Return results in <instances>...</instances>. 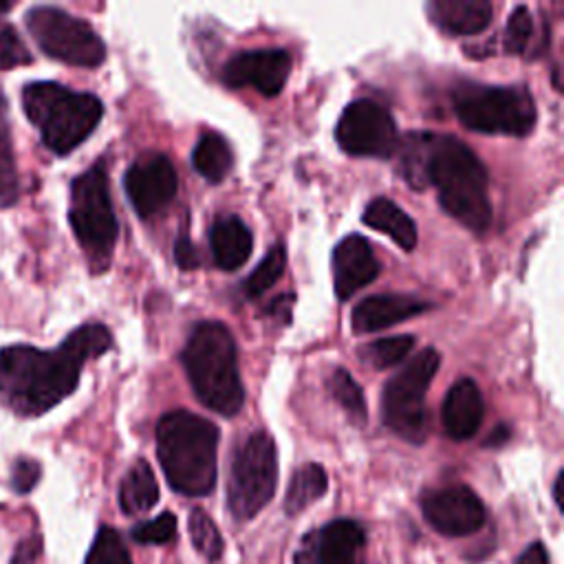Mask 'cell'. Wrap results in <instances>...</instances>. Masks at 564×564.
<instances>
[{"mask_svg": "<svg viewBox=\"0 0 564 564\" xmlns=\"http://www.w3.org/2000/svg\"><path fill=\"white\" fill-rule=\"evenodd\" d=\"M414 348V337L412 335H392V337H381L370 344H364L359 348V359L375 368V370H386L397 364H401L410 350Z\"/></svg>", "mask_w": 564, "mask_h": 564, "instance_id": "25", "label": "cell"}, {"mask_svg": "<svg viewBox=\"0 0 564 564\" xmlns=\"http://www.w3.org/2000/svg\"><path fill=\"white\" fill-rule=\"evenodd\" d=\"M291 73V57L284 48H256L234 55L223 68V82L231 88L251 86L264 97L282 93Z\"/></svg>", "mask_w": 564, "mask_h": 564, "instance_id": "14", "label": "cell"}, {"mask_svg": "<svg viewBox=\"0 0 564 564\" xmlns=\"http://www.w3.org/2000/svg\"><path fill=\"white\" fill-rule=\"evenodd\" d=\"M189 538L194 549L207 560H218L223 555V538L214 520L203 509H192L189 513Z\"/></svg>", "mask_w": 564, "mask_h": 564, "instance_id": "29", "label": "cell"}, {"mask_svg": "<svg viewBox=\"0 0 564 564\" xmlns=\"http://www.w3.org/2000/svg\"><path fill=\"white\" fill-rule=\"evenodd\" d=\"M379 275V262L370 242L359 236H346L333 251V286L341 302L352 297Z\"/></svg>", "mask_w": 564, "mask_h": 564, "instance_id": "16", "label": "cell"}, {"mask_svg": "<svg viewBox=\"0 0 564 564\" xmlns=\"http://www.w3.org/2000/svg\"><path fill=\"white\" fill-rule=\"evenodd\" d=\"M425 11L441 31L452 35H474L491 22L487 0H430Z\"/></svg>", "mask_w": 564, "mask_h": 564, "instance_id": "19", "label": "cell"}, {"mask_svg": "<svg viewBox=\"0 0 564 564\" xmlns=\"http://www.w3.org/2000/svg\"><path fill=\"white\" fill-rule=\"evenodd\" d=\"M438 366L441 355L434 348H423L383 386L381 421L408 443L421 445L427 438L425 394Z\"/></svg>", "mask_w": 564, "mask_h": 564, "instance_id": "8", "label": "cell"}, {"mask_svg": "<svg viewBox=\"0 0 564 564\" xmlns=\"http://www.w3.org/2000/svg\"><path fill=\"white\" fill-rule=\"evenodd\" d=\"M159 502V485L152 467L141 458L137 460L121 480L119 507L128 516H139L150 511Z\"/></svg>", "mask_w": 564, "mask_h": 564, "instance_id": "22", "label": "cell"}, {"mask_svg": "<svg viewBox=\"0 0 564 564\" xmlns=\"http://www.w3.org/2000/svg\"><path fill=\"white\" fill-rule=\"evenodd\" d=\"M460 123L482 134L524 137L535 126V104L522 86H482L463 82L452 90Z\"/></svg>", "mask_w": 564, "mask_h": 564, "instance_id": "6", "label": "cell"}, {"mask_svg": "<svg viewBox=\"0 0 564 564\" xmlns=\"http://www.w3.org/2000/svg\"><path fill=\"white\" fill-rule=\"evenodd\" d=\"M86 564H132V560L121 535L115 529L104 527L95 535V542L86 555Z\"/></svg>", "mask_w": 564, "mask_h": 564, "instance_id": "30", "label": "cell"}, {"mask_svg": "<svg viewBox=\"0 0 564 564\" xmlns=\"http://www.w3.org/2000/svg\"><path fill=\"white\" fill-rule=\"evenodd\" d=\"M278 485V452L267 432L247 436L234 454L227 507L236 520L256 518L273 498Z\"/></svg>", "mask_w": 564, "mask_h": 564, "instance_id": "9", "label": "cell"}, {"mask_svg": "<svg viewBox=\"0 0 564 564\" xmlns=\"http://www.w3.org/2000/svg\"><path fill=\"white\" fill-rule=\"evenodd\" d=\"M68 220L95 273L108 269L117 242V218L104 163H95L70 185Z\"/></svg>", "mask_w": 564, "mask_h": 564, "instance_id": "7", "label": "cell"}, {"mask_svg": "<svg viewBox=\"0 0 564 564\" xmlns=\"http://www.w3.org/2000/svg\"><path fill=\"white\" fill-rule=\"evenodd\" d=\"M11 7L13 2H0V68H13L31 62V53L18 31L2 22V13H7Z\"/></svg>", "mask_w": 564, "mask_h": 564, "instance_id": "31", "label": "cell"}, {"mask_svg": "<svg viewBox=\"0 0 564 564\" xmlns=\"http://www.w3.org/2000/svg\"><path fill=\"white\" fill-rule=\"evenodd\" d=\"M518 564H549V553L544 551V546L540 542H535L522 551Z\"/></svg>", "mask_w": 564, "mask_h": 564, "instance_id": "37", "label": "cell"}, {"mask_svg": "<svg viewBox=\"0 0 564 564\" xmlns=\"http://www.w3.org/2000/svg\"><path fill=\"white\" fill-rule=\"evenodd\" d=\"M533 37V18L527 7H516L509 13L505 33H502V46L509 55H520L529 46Z\"/></svg>", "mask_w": 564, "mask_h": 564, "instance_id": "32", "label": "cell"}, {"mask_svg": "<svg viewBox=\"0 0 564 564\" xmlns=\"http://www.w3.org/2000/svg\"><path fill=\"white\" fill-rule=\"evenodd\" d=\"M194 170L209 183H220L234 165L231 148L218 132H207L198 139L192 152Z\"/></svg>", "mask_w": 564, "mask_h": 564, "instance_id": "24", "label": "cell"}, {"mask_svg": "<svg viewBox=\"0 0 564 564\" xmlns=\"http://www.w3.org/2000/svg\"><path fill=\"white\" fill-rule=\"evenodd\" d=\"M18 194H20V181H18V167L13 156L11 130L4 117V106L0 101V205L2 207L13 205L18 200Z\"/></svg>", "mask_w": 564, "mask_h": 564, "instance_id": "27", "label": "cell"}, {"mask_svg": "<svg viewBox=\"0 0 564 564\" xmlns=\"http://www.w3.org/2000/svg\"><path fill=\"white\" fill-rule=\"evenodd\" d=\"M24 22L40 51L53 59L84 68H95L106 59V46L97 31L64 9L33 7Z\"/></svg>", "mask_w": 564, "mask_h": 564, "instance_id": "10", "label": "cell"}, {"mask_svg": "<svg viewBox=\"0 0 564 564\" xmlns=\"http://www.w3.org/2000/svg\"><path fill=\"white\" fill-rule=\"evenodd\" d=\"M553 498H555V505L562 509V471L557 474V478L553 482Z\"/></svg>", "mask_w": 564, "mask_h": 564, "instance_id": "38", "label": "cell"}, {"mask_svg": "<svg viewBox=\"0 0 564 564\" xmlns=\"http://www.w3.org/2000/svg\"><path fill=\"white\" fill-rule=\"evenodd\" d=\"M112 344L104 324L75 328L55 350L7 346L0 350V403L18 416H40L66 399L79 381L88 359Z\"/></svg>", "mask_w": 564, "mask_h": 564, "instance_id": "1", "label": "cell"}, {"mask_svg": "<svg viewBox=\"0 0 564 564\" xmlns=\"http://www.w3.org/2000/svg\"><path fill=\"white\" fill-rule=\"evenodd\" d=\"M482 414H485V403H482L478 383L467 377L452 383L441 410V419L447 436H452L454 441L471 438L482 423Z\"/></svg>", "mask_w": 564, "mask_h": 564, "instance_id": "18", "label": "cell"}, {"mask_svg": "<svg viewBox=\"0 0 564 564\" xmlns=\"http://www.w3.org/2000/svg\"><path fill=\"white\" fill-rule=\"evenodd\" d=\"M126 194L141 218L165 209L178 189V176L172 161L163 154L134 161L123 176Z\"/></svg>", "mask_w": 564, "mask_h": 564, "instance_id": "13", "label": "cell"}, {"mask_svg": "<svg viewBox=\"0 0 564 564\" xmlns=\"http://www.w3.org/2000/svg\"><path fill=\"white\" fill-rule=\"evenodd\" d=\"M403 181L414 189L434 185L441 207L467 229L482 234L491 225L489 178L469 145L449 134H410L399 161Z\"/></svg>", "mask_w": 564, "mask_h": 564, "instance_id": "2", "label": "cell"}, {"mask_svg": "<svg viewBox=\"0 0 564 564\" xmlns=\"http://www.w3.org/2000/svg\"><path fill=\"white\" fill-rule=\"evenodd\" d=\"M174 258H176V264L181 269H196L198 267V253H196V247L192 245V240L187 236H181L176 242H174Z\"/></svg>", "mask_w": 564, "mask_h": 564, "instance_id": "35", "label": "cell"}, {"mask_svg": "<svg viewBox=\"0 0 564 564\" xmlns=\"http://www.w3.org/2000/svg\"><path fill=\"white\" fill-rule=\"evenodd\" d=\"M284 267H286V249H284V245L278 242L269 249V253L260 260V264L247 275V280L242 284L245 293L249 297L262 295L278 282V278L284 273Z\"/></svg>", "mask_w": 564, "mask_h": 564, "instance_id": "28", "label": "cell"}, {"mask_svg": "<svg viewBox=\"0 0 564 564\" xmlns=\"http://www.w3.org/2000/svg\"><path fill=\"white\" fill-rule=\"evenodd\" d=\"M421 511L432 529L449 538L476 533L485 522L480 498L465 485H449L423 494Z\"/></svg>", "mask_w": 564, "mask_h": 564, "instance_id": "12", "label": "cell"}, {"mask_svg": "<svg viewBox=\"0 0 564 564\" xmlns=\"http://www.w3.org/2000/svg\"><path fill=\"white\" fill-rule=\"evenodd\" d=\"M337 143L352 156L390 159L399 148V134L388 108L372 99H357L346 106L335 130Z\"/></svg>", "mask_w": 564, "mask_h": 564, "instance_id": "11", "label": "cell"}, {"mask_svg": "<svg viewBox=\"0 0 564 564\" xmlns=\"http://www.w3.org/2000/svg\"><path fill=\"white\" fill-rule=\"evenodd\" d=\"M326 489H328V476H326L324 467L317 463L302 465L293 474V478L286 487L284 511L289 516H297L300 511L311 507L315 500H319L326 494Z\"/></svg>", "mask_w": 564, "mask_h": 564, "instance_id": "23", "label": "cell"}, {"mask_svg": "<svg viewBox=\"0 0 564 564\" xmlns=\"http://www.w3.org/2000/svg\"><path fill=\"white\" fill-rule=\"evenodd\" d=\"M22 106L40 130L42 143L55 154L75 150L99 123L101 101L90 93H77L55 82H33L22 90Z\"/></svg>", "mask_w": 564, "mask_h": 564, "instance_id": "5", "label": "cell"}, {"mask_svg": "<svg viewBox=\"0 0 564 564\" xmlns=\"http://www.w3.org/2000/svg\"><path fill=\"white\" fill-rule=\"evenodd\" d=\"M40 555V540H24L18 551H15V557H13V564H31L33 560H37Z\"/></svg>", "mask_w": 564, "mask_h": 564, "instance_id": "36", "label": "cell"}, {"mask_svg": "<svg viewBox=\"0 0 564 564\" xmlns=\"http://www.w3.org/2000/svg\"><path fill=\"white\" fill-rule=\"evenodd\" d=\"M37 480H40V463H35L33 458H20L13 463L11 485L18 494L31 491Z\"/></svg>", "mask_w": 564, "mask_h": 564, "instance_id": "34", "label": "cell"}, {"mask_svg": "<svg viewBox=\"0 0 564 564\" xmlns=\"http://www.w3.org/2000/svg\"><path fill=\"white\" fill-rule=\"evenodd\" d=\"M364 546L366 533L359 522L333 520L302 540L295 564H361Z\"/></svg>", "mask_w": 564, "mask_h": 564, "instance_id": "15", "label": "cell"}, {"mask_svg": "<svg viewBox=\"0 0 564 564\" xmlns=\"http://www.w3.org/2000/svg\"><path fill=\"white\" fill-rule=\"evenodd\" d=\"M328 390L355 425L366 423V419H368L366 399H364V392H361L359 383L350 377L348 370H344V368L333 370L330 377H328Z\"/></svg>", "mask_w": 564, "mask_h": 564, "instance_id": "26", "label": "cell"}, {"mask_svg": "<svg viewBox=\"0 0 564 564\" xmlns=\"http://www.w3.org/2000/svg\"><path fill=\"white\" fill-rule=\"evenodd\" d=\"M181 359L203 405L223 416H234L242 408L245 388L238 372L236 341L225 324H196Z\"/></svg>", "mask_w": 564, "mask_h": 564, "instance_id": "4", "label": "cell"}, {"mask_svg": "<svg viewBox=\"0 0 564 564\" xmlns=\"http://www.w3.org/2000/svg\"><path fill=\"white\" fill-rule=\"evenodd\" d=\"M364 223L386 236H390L403 251H412L416 247V225L414 220L390 198H375L368 203L364 212Z\"/></svg>", "mask_w": 564, "mask_h": 564, "instance_id": "21", "label": "cell"}, {"mask_svg": "<svg viewBox=\"0 0 564 564\" xmlns=\"http://www.w3.org/2000/svg\"><path fill=\"white\" fill-rule=\"evenodd\" d=\"M209 242L214 262L225 271H234L249 260L253 238L249 227L238 216H223L214 223Z\"/></svg>", "mask_w": 564, "mask_h": 564, "instance_id": "20", "label": "cell"}, {"mask_svg": "<svg viewBox=\"0 0 564 564\" xmlns=\"http://www.w3.org/2000/svg\"><path fill=\"white\" fill-rule=\"evenodd\" d=\"M218 427L187 410L161 416L156 454L170 487L183 496H207L216 485Z\"/></svg>", "mask_w": 564, "mask_h": 564, "instance_id": "3", "label": "cell"}, {"mask_svg": "<svg viewBox=\"0 0 564 564\" xmlns=\"http://www.w3.org/2000/svg\"><path fill=\"white\" fill-rule=\"evenodd\" d=\"M427 308H430L427 302L412 295H397V293L370 295L352 308L350 326L355 333H377L399 322L412 319L414 315Z\"/></svg>", "mask_w": 564, "mask_h": 564, "instance_id": "17", "label": "cell"}, {"mask_svg": "<svg viewBox=\"0 0 564 564\" xmlns=\"http://www.w3.org/2000/svg\"><path fill=\"white\" fill-rule=\"evenodd\" d=\"M176 535V518L165 511L150 522H141L132 529V538L141 544H165Z\"/></svg>", "mask_w": 564, "mask_h": 564, "instance_id": "33", "label": "cell"}]
</instances>
